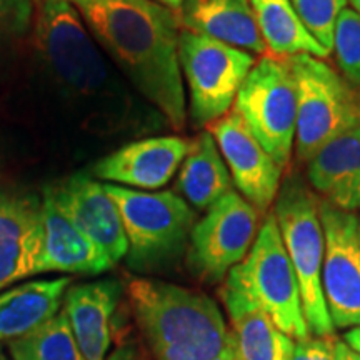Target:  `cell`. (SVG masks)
Segmentation results:
<instances>
[{
    "instance_id": "ac0fdd59",
    "label": "cell",
    "mask_w": 360,
    "mask_h": 360,
    "mask_svg": "<svg viewBox=\"0 0 360 360\" xmlns=\"http://www.w3.org/2000/svg\"><path fill=\"white\" fill-rule=\"evenodd\" d=\"M307 179L323 202L335 209H360V127L326 143L307 162Z\"/></svg>"
},
{
    "instance_id": "603a6c76",
    "label": "cell",
    "mask_w": 360,
    "mask_h": 360,
    "mask_svg": "<svg viewBox=\"0 0 360 360\" xmlns=\"http://www.w3.org/2000/svg\"><path fill=\"white\" fill-rule=\"evenodd\" d=\"M250 6L269 56L276 58H289L299 53L319 58L330 56L302 24L290 0H250Z\"/></svg>"
},
{
    "instance_id": "f1b7e54d",
    "label": "cell",
    "mask_w": 360,
    "mask_h": 360,
    "mask_svg": "<svg viewBox=\"0 0 360 360\" xmlns=\"http://www.w3.org/2000/svg\"><path fill=\"white\" fill-rule=\"evenodd\" d=\"M107 360H139V357L132 345L125 344V345H120V347H117L114 352L107 357Z\"/></svg>"
},
{
    "instance_id": "7402d4cb",
    "label": "cell",
    "mask_w": 360,
    "mask_h": 360,
    "mask_svg": "<svg viewBox=\"0 0 360 360\" xmlns=\"http://www.w3.org/2000/svg\"><path fill=\"white\" fill-rule=\"evenodd\" d=\"M232 177L217 142L209 130L200 132L188 146V152L180 165L177 188L199 210L232 192Z\"/></svg>"
},
{
    "instance_id": "52a82bcc",
    "label": "cell",
    "mask_w": 360,
    "mask_h": 360,
    "mask_svg": "<svg viewBox=\"0 0 360 360\" xmlns=\"http://www.w3.org/2000/svg\"><path fill=\"white\" fill-rule=\"evenodd\" d=\"M281 236L300 287L302 309L309 332L315 337L334 334L322 289L323 229L319 200L299 177L281 184L274 207Z\"/></svg>"
},
{
    "instance_id": "cb8c5ba5",
    "label": "cell",
    "mask_w": 360,
    "mask_h": 360,
    "mask_svg": "<svg viewBox=\"0 0 360 360\" xmlns=\"http://www.w3.org/2000/svg\"><path fill=\"white\" fill-rule=\"evenodd\" d=\"M7 345L12 360H85L64 309Z\"/></svg>"
},
{
    "instance_id": "5b68a950",
    "label": "cell",
    "mask_w": 360,
    "mask_h": 360,
    "mask_svg": "<svg viewBox=\"0 0 360 360\" xmlns=\"http://www.w3.org/2000/svg\"><path fill=\"white\" fill-rule=\"evenodd\" d=\"M295 80V155L304 164L321 148L360 127V90L323 58L299 53L285 58Z\"/></svg>"
},
{
    "instance_id": "484cf974",
    "label": "cell",
    "mask_w": 360,
    "mask_h": 360,
    "mask_svg": "<svg viewBox=\"0 0 360 360\" xmlns=\"http://www.w3.org/2000/svg\"><path fill=\"white\" fill-rule=\"evenodd\" d=\"M302 24L312 37L332 52L335 22L340 12L347 7V0H290Z\"/></svg>"
},
{
    "instance_id": "e0dca14e",
    "label": "cell",
    "mask_w": 360,
    "mask_h": 360,
    "mask_svg": "<svg viewBox=\"0 0 360 360\" xmlns=\"http://www.w3.org/2000/svg\"><path fill=\"white\" fill-rule=\"evenodd\" d=\"M120 283L97 281L69 287L64 309L72 334L85 360H107L112 344V319L120 297Z\"/></svg>"
},
{
    "instance_id": "d6986e66",
    "label": "cell",
    "mask_w": 360,
    "mask_h": 360,
    "mask_svg": "<svg viewBox=\"0 0 360 360\" xmlns=\"http://www.w3.org/2000/svg\"><path fill=\"white\" fill-rule=\"evenodd\" d=\"M182 29L265 56L267 47L255 22L250 0H184L179 11Z\"/></svg>"
},
{
    "instance_id": "8992f818",
    "label": "cell",
    "mask_w": 360,
    "mask_h": 360,
    "mask_svg": "<svg viewBox=\"0 0 360 360\" xmlns=\"http://www.w3.org/2000/svg\"><path fill=\"white\" fill-rule=\"evenodd\" d=\"M224 285L259 305L292 339L310 337L299 281L274 212L267 214L247 257L229 272Z\"/></svg>"
},
{
    "instance_id": "4316f807",
    "label": "cell",
    "mask_w": 360,
    "mask_h": 360,
    "mask_svg": "<svg viewBox=\"0 0 360 360\" xmlns=\"http://www.w3.org/2000/svg\"><path fill=\"white\" fill-rule=\"evenodd\" d=\"M32 12V0H0V37L25 32Z\"/></svg>"
},
{
    "instance_id": "5bb4252c",
    "label": "cell",
    "mask_w": 360,
    "mask_h": 360,
    "mask_svg": "<svg viewBox=\"0 0 360 360\" xmlns=\"http://www.w3.org/2000/svg\"><path fill=\"white\" fill-rule=\"evenodd\" d=\"M191 142L182 137H150L120 147L94 165L96 177L135 191H157L170 182Z\"/></svg>"
},
{
    "instance_id": "44dd1931",
    "label": "cell",
    "mask_w": 360,
    "mask_h": 360,
    "mask_svg": "<svg viewBox=\"0 0 360 360\" xmlns=\"http://www.w3.org/2000/svg\"><path fill=\"white\" fill-rule=\"evenodd\" d=\"M70 278L34 281L0 294V345L29 334L58 314Z\"/></svg>"
},
{
    "instance_id": "8fae6325",
    "label": "cell",
    "mask_w": 360,
    "mask_h": 360,
    "mask_svg": "<svg viewBox=\"0 0 360 360\" xmlns=\"http://www.w3.org/2000/svg\"><path fill=\"white\" fill-rule=\"evenodd\" d=\"M323 229L322 289L334 327H360V219L319 200Z\"/></svg>"
},
{
    "instance_id": "9c48e42d",
    "label": "cell",
    "mask_w": 360,
    "mask_h": 360,
    "mask_svg": "<svg viewBox=\"0 0 360 360\" xmlns=\"http://www.w3.org/2000/svg\"><path fill=\"white\" fill-rule=\"evenodd\" d=\"M232 110L240 115L278 167L285 169L297 130L295 80L285 58L269 53L260 57L238 89Z\"/></svg>"
},
{
    "instance_id": "d6a6232c",
    "label": "cell",
    "mask_w": 360,
    "mask_h": 360,
    "mask_svg": "<svg viewBox=\"0 0 360 360\" xmlns=\"http://www.w3.org/2000/svg\"><path fill=\"white\" fill-rule=\"evenodd\" d=\"M349 360H360V354H357V352H354V350H350Z\"/></svg>"
},
{
    "instance_id": "277c9868",
    "label": "cell",
    "mask_w": 360,
    "mask_h": 360,
    "mask_svg": "<svg viewBox=\"0 0 360 360\" xmlns=\"http://www.w3.org/2000/svg\"><path fill=\"white\" fill-rule=\"evenodd\" d=\"M127 237V265L154 272L177 260L195 225V212L174 192H146L105 184Z\"/></svg>"
},
{
    "instance_id": "6da1fadb",
    "label": "cell",
    "mask_w": 360,
    "mask_h": 360,
    "mask_svg": "<svg viewBox=\"0 0 360 360\" xmlns=\"http://www.w3.org/2000/svg\"><path fill=\"white\" fill-rule=\"evenodd\" d=\"M85 27L175 130L187 120L177 11L154 0H70Z\"/></svg>"
},
{
    "instance_id": "3957f363",
    "label": "cell",
    "mask_w": 360,
    "mask_h": 360,
    "mask_svg": "<svg viewBox=\"0 0 360 360\" xmlns=\"http://www.w3.org/2000/svg\"><path fill=\"white\" fill-rule=\"evenodd\" d=\"M127 294L155 360H236L231 328L209 295L152 278L130 281Z\"/></svg>"
},
{
    "instance_id": "2e32d148",
    "label": "cell",
    "mask_w": 360,
    "mask_h": 360,
    "mask_svg": "<svg viewBox=\"0 0 360 360\" xmlns=\"http://www.w3.org/2000/svg\"><path fill=\"white\" fill-rule=\"evenodd\" d=\"M112 267V260L89 237H85L47 195H44L42 242L37 274L62 272L98 276Z\"/></svg>"
},
{
    "instance_id": "d4e9b609",
    "label": "cell",
    "mask_w": 360,
    "mask_h": 360,
    "mask_svg": "<svg viewBox=\"0 0 360 360\" xmlns=\"http://www.w3.org/2000/svg\"><path fill=\"white\" fill-rule=\"evenodd\" d=\"M332 52L345 79L354 87H360V15L345 7L334 29Z\"/></svg>"
},
{
    "instance_id": "9a60e30c",
    "label": "cell",
    "mask_w": 360,
    "mask_h": 360,
    "mask_svg": "<svg viewBox=\"0 0 360 360\" xmlns=\"http://www.w3.org/2000/svg\"><path fill=\"white\" fill-rule=\"evenodd\" d=\"M42 242V200L0 193V292L37 276Z\"/></svg>"
},
{
    "instance_id": "30bf717a",
    "label": "cell",
    "mask_w": 360,
    "mask_h": 360,
    "mask_svg": "<svg viewBox=\"0 0 360 360\" xmlns=\"http://www.w3.org/2000/svg\"><path fill=\"white\" fill-rule=\"evenodd\" d=\"M259 233V210L236 191L207 209L188 238V267L202 281L217 283L247 257Z\"/></svg>"
},
{
    "instance_id": "836d02e7",
    "label": "cell",
    "mask_w": 360,
    "mask_h": 360,
    "mask_svg": "<svg viewBox=\"0 0 360 360\" xmlns=\"http://www.w3.org/2000/svg\"><path fill=\"white\" fill-rule=\"evenodd\" d=\"M0 360H7L6 354H4V349H2V345H0Z\"/></svg>"
},
{
    "instance_id": "1f68e13d",
    "label": "cell",
    "mask_w": 360,
    "mask_h": 360,
    "mask_svg": "<svg viewBox=\"0 0 360 360\" xmlns=\"http://www.w3.org/2000/svg\"><path fill=\"white\" fill-rule=\"evenodd\" d=\"M347 2L350 4V6H352V11L357 12L360 15V0H347Z\"/></svg>"
},
{
    "instance_id": "f546056e",
    "label": "cell",
    "mask_w": 360,
    "mask_h": 360,
    "mask_svg": "<svg viewBox=\"0 0 360 360\" xmlns=\"http://www.w3.org/2000/svg\"><path fill=\"white\" fill-rule=\"evenodd\" d=\"M345 344L349 345L350 350L360 354V327H354L345 334Z\"/></svg>"
},
{
    "instance_id": "ba28073f",
    "label": "cell",
    "mask_w": 360,
    "mask_h": 360,
    "mask_svg": "<svg viewBox=\"0 0 360 360\" xmlns=\"http://www.w3.org/2000/svg\"><path fill=\"white\" fill-rule=\"evenodd\" d=\"M179 62L188 89V109L197 127H209L233 107L238 89L255 56L182 29L179 35Z\"/></svg>"
},
{
    "instance_id": "7c38bea8",
    "label": "cell",
    "mask_w": 360,
    "mask_h": 360,
    "mask_svg": "<svg viewBox=\"0 0 360 360\" xmlns=\"http://www.w3.org/2000/svg\"><path fill=\"white\" fill-rule=\"evenodd\" d=\"M209 132L217 142L233 186L242 197L259 212L270 209L277 199L283 170L247 129L240 115L229 112L209 125Z\"/></svg>"
},
{
    "instance_id": "4fadbf2b",
    "label": "cell",
    "mask_w": 360,
    "mask_h": 360,
    "mask_svg": "<svg viewBox=\"0 0 360 360\" xmlns=\"http://www.w3.org/2000/svg\"><path fill=\"white\" fill-rule=\"evenodd\" d=\"M44 195H47L58 210L112 260V264L115 265L127 255L129 245L122 219L105 186L85 174H75L49 186Z\"/></svg>"
},
{
    "instance_id": "ffe728a7",
    "label": "cell",
    "mask_w": 360,
    "mask_h": 360,
    "mask_svg": "<svg viewBox=\"0 0 360 360\" xmlns=\"http://www.w3.org/2000/svg\"><path fill=\"white\" fill-rule=\"evenodd\" d=\"M220 299L231 317L236 360H292L294 339L244 294L222 285Z\"/></svg>"
},
{
    "instance_id": "7a4b0ae2",
    "label": "cell",
    "mask_w": 360,
    "mask_h": 360,
    "mask_svg": "<svg viewBox=\"0 0 360 360\" xmlns=\"http://www.w3.org/2000/svg\"><path fill=\"white\" fill-rule=\"evenodd\" d=\"M37 49L53 84L94 134H117L130 124V96L90 37L70 0H44Z\"/></svg>"
},
{
    "instance_id": "4dcf8cb0",
    "label": "cell",
    "mask_w": 360,
    "mask_h": 360,
    "mask_svg": "<svg viewBox=\"0 0 360 360\" xmlns=\"http://www.w3.org/2000/svg\"><path fill=\"white\" fill-rule=\"evenodd\" d=\"M154 2L160 4V6H165L169 8H172V11H180V7H182L184 0H154Z\"/></svg>"
},
{
    "instance_id": "83f0119b",
    "label": "cell",
    "mask_w": 360,
    "mask_h": 360,
    "mask_svg": "<svg viewBox=\"0 0 360 360\" xmlns=\"http://www.w3.org/2000/svg\"><path fill=\"white\" fill-rule=\"evenodd\" d=\"M350 347L334 335L323 337V345L317 360H349Z\"/></svg>"
}]
</instances>
